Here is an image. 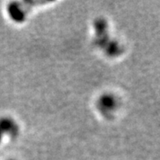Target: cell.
I'll use <instances>...</instances> for the list:
<instances>
[{
  "instance_id": "cell-2",
  "label": "cell",
  "mask_w": 160,
  "mask_h": 160,
  "mask_svg": "<svg viewBox=\"0 0 160 160\" xmlns=\"http://www.w3.org/2000/svg\"><path fill=\"white\" fill-rule=\"evenodd\" d=\"M1 136H2V132L0 131V140H1Z\"/></svg>"
},
{
  "instance_id": "cell-1",
  "label": "cell",
  "mask_w": 160,
  "mask_h": 160,
  "mask_svg": "<svg viewBox=\"0 0 160 160\" xmlns=\"http://www.w3.org/2000/svg\"><path fill=\"white\" fill-rule=\"evenodd\" d=\"M101 104L103 107H105L106 109H111L114 107V100L112 99L110 97H105L101 101Z\"/></svg>"
}]
</instances>
